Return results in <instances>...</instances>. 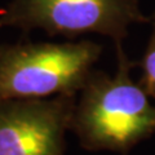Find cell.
<instances>
[{
  "instance_id": "cell-1",
  "label": "cell",
  "mask_w": 155,
  "mask_h": 155,
  "mask_svg": "<svg viewBox=\"0 0 155 155\" xmlns=\"http://www.w3.org/2000/svg\"><path fill=\"white\" fill-rule=\"evenodd\" d=\"M115 45L114 75L93 70L76 96L71 130L91 151L127 153L155 134V106L130 76L134 62Z\"/></svg>"
},
{
  "instance_id": "cell-2",
  "label": "cell",
  "mask_w": 155,
  "mask_h": 155,
  "mask_svg": "<svg viewBox=\"0 0 155 155\" xmlns=\"http://www.w3.org/2000/svg\"><path fill=\"white\" fill-rule=\"evenodd\" d=\"M102 53L98 43L21 41L0 45V102L78 94Z\"/></svg>"
},
{
  "instance_id": "cell-3",
  "label": "cell",
  "mask_w": 155,
  "mask_h": 155,
  "mask_svg": "<svg viewBox=\"0 0 155 155\" xmlns=\"http://www.w3.org/2000/svg\"><path fill=\"white\" fill-rule=\"evenodd\" d=\"M150 22L140 0H11L0 9V28L75 38L97 34L123 43L133 25Z\"/></svg>"
},
{
  "instance_id": "cell-4",
  "label": "cell",
  "mask_w": 155,
  "mask_h": 155,
  "mask_svg": "<svg viewBox=\"0 0 155 155\" xmlns=\"http://www.w3.org/2000/svg\"><path fill=\"white\" fill-rule=\"evenodd\" d=\"M76 96L0 102V155H64Z\"/></svg>"
},
{
  "instance_id": "cell-5",
  "label": "cell",
  "mask_w": 155,
  "mask_h": 155,
  "mask_svg": "<svg viewBox=\"0 0 155 155\" xmlns=\"http://www.w3.org/2000/svg\"><path fill=\"white\" fill-rule=\"evenodd\" d=\"M151 23V34H150L146 49L143 52L142 60L140 62L141 76L138 83L143 91L155 100V11L150 17Z\"/></svg>"
}]
</instances>
